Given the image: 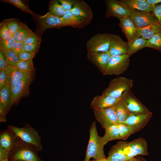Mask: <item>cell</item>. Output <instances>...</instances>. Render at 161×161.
Wrapping results in <instances>:
<instances>
[{
	"mask_svg": "<svg viewBox=\"0 0 161 161\" xmlns=\"http://www.w3.org/2000/svg\"><path fill=\"white\" fill-rule=\"evenodd\" d=\"M127 143L135 150L137 155L146 156L148 155L147 143L143 138H137L127 142Z\"/></svg>",
	"mask_w": 161,
	"mask_h": 161,
	"instance_id": "27",
	"label": "cell"
},
{
	"mask_svg": "<svg viewBox=\"0 0 161 161\" xmlns=\"http://www.w3.org/2000/svg\"><path fill=\"white\" fill-rule=\"evenodd\" d=\"M160 33H161V25L157 22L146 26L136 27L135 38H141L148 40Z\"/></svg>",
	"mask_w": 161,
	"mask_h": 161,
	"instance_id": "18",
	"label": "cell"
},
{
	"mask_svg": "<svg viewBox=\"0 0 161 161\" xmlns=\"http://www.w3.org/2000/svg\"><path fill=\"white\" fill-rule=\"evenodd\" d=\"M24 44L23 42L16 41L11 50L18 56L24 51Z\"/></svg>",
	"mask_w": 161,
	"mask_h": 161,
	"instance_id": "44",
	"label": "cell"
},
{
	"mask_svg": "<svg viewBox=\"0 0 161 161\" xmlns=\"http://www.w3.org/2000/svg\"><path fill=\"white\" fill-rule=\"evenodd\" d=\"M133 82V80L123 77L114 78L111 80L102 94L116 98H121L125 91L131 89Z\"/></svg>",
	"mask_w": 161,
	"mask_h": 161,
	"instance_id": "3",
	"label": "cell"
},
{
	"mask_svg": "<svg viewBox=\"0 0 161 161\" xmlns=\"http://www.w3.org/2000/svg\"><path fill=\"white\" fill-rule=\"evenodd\" d=\"M1 1L12 4L23 11L31 15L34 14V13L29 9L21 0H1Z\"/></svg>",
	"mask_w": 161,
	"mask_h": 161,
	"instance_id": "37",
	"label": "cell"
},
{
	"mask_svg": "<svg viewBox=\"0 0 161 161\" xmlns=\"http://www.w3.org/2000/svg\"><path fill=\"white\" fill-rule=\"evenodd\" d=\"M120 1L130 11L152 13L154 6L149 4L145 0H121Z\"/></svg>",
	"mask_w": 161,
	"mask_h": 161,
	"instance_id": "21",
	"label": "cell"
},
{
	"mask_svg": "<svg viewBox=\"0 0 161 161\" xmlns=\"http://www.w3.org/2000/svg\"><path fill=\"white\" fill-rule=\"evenodd\" d=\"M62 18L68 26L75 28H83L90 24L91 21L75 16L71 10L66 11Z\"/></svg>",
	"mask_w": 161,
	"mask_h": 161,
	"instance_id": "23",
	"label": "cell"
},
{
	"mask_svg": "<svg viewBox=\"0 0 161 161\" xmlns=\"http://www.w3.org/2000/svg\"><path fill=\"white\" fill-rule=\"evenodd\" d=\"M20 140L13 151L12 159L21 161H42L37 155V150L33 146Z\"/></svg>",
	"mask_w": 161,
	"mask_h": 161,
	"instance_id": "6",
	"label": "cell"
},
{
	"mask_svg": "<svg viewBox=\"0 0 161 161\" xmlns=\"http://www.w3.org/2000/svg\"><path fill=\"white\" fill-rule=\"evenodd\" d=\"M89 132V139L84 161H89L92 158L94 159L106 158L102 137L99 136L98 134L95 121L91 125Z\"/></svg>",
	"mask_w": 161,
	"mask_h": 161,
	"instance_id": "1",
	"label": "cell"
},
{
	"mask_svg": "<svg viewBox=\"0 0 161 161\" xmlns=\"http://www.w3.org/2000/svg\"><path fill=\"white\" fill-rule=\"evenodd\" d=\"M127 142L119 141L112 146L109 150L107 158L108 161H128L131 159L126 156L123 148Z\"/></svg>",
	"mask_w": 161,
	"mask_h": 161,
	"instance_id": "22",
	"label": "cell"
},
{
	"mask_svg": "<svg viewBox=\"0 0 161 161\" xmlns=\"http://www.w3.org/2000/svg\"><path fill=\"white\" fill-rule=\"evenodd\" d=\"M118 132L121 140H127L131 134V133L128 126L125 123H119L117 124Z\"/></svg>",
	"mask_w": 161,
	"mask_h": 161,
	"instance_id": "36",
	"label": "cell"
},
{
	"mask_svg": "<svg viewBox=\"0 0 161 161\" xmlns=\"http://www.w3.org/2000/svg\"><path fill=\"white\" fill-rule=\"evenodd\" d=\"M16 41L13 36L5 40H0V50L3 51L10 50Z\"/></svg>",
	"mask_w": 161,
	"mask_h": 161,
	"instance_id": "38",
	"label": "cell"
},
{
	"mask_svg": "<svg viewBox=\"0 0 161 161\" xmlns=\"http://www.w3.org/2000/svg\"><path fill=\"white\" fill-rule=\"evenodd\" d=\"M40 44L41 42H38L31 44H24V51L36 53L38 52Z\"/></svg>",
	"mask_w": 161,
	"mask_h": 161,
	"instance_id": "42",
	"label": "cell"
},
{
	"mask_svg": "<svg viewBox=\"0 0 161 161\" xmlns=\"http://www.w3.org/2000/svg\"><path fill=\"white\" fill-rule=\"evenodd\" d=\"M38 21L41 32L49 28L58 29L63 27L68 26L62 18L55 16L50 12L40 16L38 18Z\"/></svg>",
	"mask_w": 161,
	"mask_h": 161,
	"instance_id": "12",
	"label": "cell"
},
{
	"mask_svg": "<svg viewBox=\"0 0 161 161\" xmlns=\"http://www.w3.org/2000/svg\"><path fill=\"white\" fill-rule=\"evenodd\" d=\"M9 161H21L19 160H14L13 159H11Z\"/></svg>",
	"mask_w": 161,
	"mask_h": 161,
	"instance_id": "55",
	"label": "cell"
},
{
	"mask_svg": "<svg viewBox=\"0 0 161 161\" xmlns=\"http://www.w3.org/2000/svg\"><path fill=\"white\" fill-rule=\"evenodd\" d=\"M33 78V73L25 76L12 88L13 105H16L21 99L28 96L30 93V86Z\"/></svg>",
	"mask_w": 161,
	"mask_h": 161,
	"instance_id": "7",
	"label": "cell"
},
{
	"mask_svg": "<svg viewBox=\"0 0 161 161\" xmlns=\"http://www.w3.org/2000/svg\"><path fill=\"white\" fill-rule=\"evenodd\" d=\"M112 35L106 33H97L92 36L86 44L87 52L109 51Z\"/></svg>",
	"mask_w": 161,
	"mask_h": 161,
	"instance_id": "5",
	"label": "cell"
},
{
	"mask_svg": "<svg viewBox=\"0 0 161 161\" xmlns=\"http://www.w3.org/2000/svg\"><path fill=\"white\" fill-rule=\"evenodd\" d=\"M149 4L155 6L158 4H161V0H145Z\"/></svg>",
	"mask_w": 161,
	"mask_h": 161,
	"instance_id": "51",
	"label": "cell"
},
{
	"mask_svg": "<svg viewBox=\"0 0 161 161\" xmlns=\"http://www.w3.org/2000/svg\"><path fill=\"white\" fill-rule=\"evenodd\" d=\"M153 115L151 112L143 114H130L124 122L129 127L132 134L139 131L148 124Z\"/></svg>",
	"mask_w": 161,
	"mask_h": 161,
	"instance_id": "11",
	"label": "cell"
},
{
	"mask_svg": "<svg viewBox=\"0 0 161 161\" xmlns=\"http://www.w3.org/2000/svg\"><path fill=\"white\" fill-rule=\"evenodd\" d=\"M3 21L6 24L12 36H13L19 27L21 22L16 18L5 19Z\"/></svg>",
	"mask_w": 161,
	"mask_h": 161,
	"instance_id": "35",
	"label": "cell"
},
{
	"mask_svg": "<svg viewBox=\"0 0 161 161\" xmlns=\"http://www.w3.org/2000/svg\"><path fill=\"white\" fill-rule=\"evenodd\" d=\"M112 107L117 117L118 123L124 122L129 116L130 113L122 97Z\"/></svg>",
	"mask_w": 161,
	"mask_h": 161,
	"instance_id": "26",
	"label": "cell"
},
{
	"mask_svg": "<svg viewBox=\"0 0 161 161\" xmlns=\"http://www.w3.org/2000/svg\"><path fill=\"white\" fill-rule=\"evenodd\" d=\"M12 36L6 24L3 21L0 24V40L6 39Z\"/></svg>",
	"mask_w": 161,
	"mask_h": 161,
	"instance_id": "39",
	"label": "cell"
},
{
	"mask_svg": "<svg viewBox=\"0 0 161 161\" xmlns=\"http://www.w3.org/2000/svg\"><path fill=\"white\" fill-rule=\"evenodd\" d=\"M122 97L130 114H143L151 112L133 94L131 89L125 91Z\"/></svg>",
	"mask_w": 161,
	"mask_h": 161,
	"instance_id": "8",
	"label": "cell"
},
{
	"mask_svg": "<svg viewBox=\"0 0 161 161\" xmlns=\"http://www.w3.org/2000/svg\"><path fill=\"white\" fill-rule=\"evenodd\" d=\"M117 124L111 125L104 129L105 134L102 137L104 145L111 141L116 140H121L118 132Z\"/></svg>",
	"mask_w": 161,
	"mask_h": 161,
	"instance_id": "28",
	"label": "cell"
},
{
	"mask_svg": "<svg viewBox=\"0 0 161 161\" xmlns=\"http://www.w3.org/2000/svg\"><path fill=\"white\" fill-rule=\"evenodd\" d=\"M49 10L52 15L60 18L63 17L66 11L61 3L56 0H52L50 1Z\"/></svg>",
	"mask_w": 161,
	"mask_h": 161,
	"instance_id": "31",
	"label": "cell"
},
{
	"mask_svg": "<svg viewBox=\"0 0 161 161\" xmlns=\"http://www.w3.org/2000/svg\"><path fill=\"white\" fill-rule=\"evenodd\" d=\"M0 161H9L8 160V157H7L4 159L0 160Z\"/></svg>",
	"mask_w": 161,
	"mask_h": 161,
	"instance_id": "54",
	"label": "cell"
},
{
	"mask_svg": "<svg viewBox=\"0 0 161 161\" xmlns=\"http://www.w3.org/2000/svg\"><path fill=\"white\" fill-rule=\"evenodd\" d=\"M123 151L125 155L130 159L137 155L135 150L128 145L127 142L123 148Z\"/></svg>",
	"mask_w": 161,
	"mask_h": 161,
	"instance_id": "40",
	"label": "cell"
},
{
	"mask_svg": "<svg viewBox=\"0 0 161 161\" xmlns=\"http://www.w3.org/2000/svg\"><path fill=\"white\" fill-rule=\"evenodd\" d=\"M128 42L124 41L120 36L112 34L109 52L111 56H118L127 54Z\"/></svg>",
	"mask_w": 161,
	"mask_h": 161,
	"instance_id": "15",
	"label": "cell"
},
{
	"mask_svg": "<svg viewBox=\"0 0 161 161\" xmlns=\"http://www.w3.org/2000/svg\"><path fill=\"white\" fill-rule=\"evenodd\" d=\"M128 161H145V160L141 157H134L132 159Z\"/></svg>",
	"mask_w": 161,
	"mask_h": 161,
	"instance_id": "52",
	"label": "cell"
},
{
	"mask_svg": "<svg viewBox=\"0 0 161 161\" xmlns=\"http://www.w3.org/2000/svg\"><path fill=\"white\" fill-rule=\"evenodd\" d=\"M7 75L5 69L0 70V90L6 85Z\"/></svg>",
	"mask_w": 161,
	"mask_h": 161,
	"instance_id": "47",
	"label": "cell"
},
{
	"mask_svg": "<svg viewBox=\"0 0 161 161\" xmlns=\"http://www.w3.org/2000/svg\"><path fill=\"white\" fill-rule=\"evenodd\" d=\"M1 106L0 105V122H5L6 121V115Z\"/></svg>",
	"mask_w": 161,
	"mask_h": 161,
	"instance_id": "50",
	"label": "cell"
},
{
	"mask_svg": "<svg viewBox=\"0 0 161 161\" xmlns=\"http://www.w3.org/2000/svg\"><path fill=\"white\" fill-rule=\"evenodd\" d=\"M152 13L161 25V4L154 6Z\"/></svg>",
	"mask_w": 161,
	"mask_h": 161,
	"instance_id": "46",
	"label": "cell"
},
{
	"mask_svg": "<svg viewBox=\"0 0 161 161\" xmlns=\"http://www.w3.org/2000/svg\"><path fill=\"white\" fill-rule=\"evenodd\" d=\"M7 66L5 57L3 51H0V70Z\"/></svg>",
	"mask_w": 161,
	"mask_h": 161,
	"instance_id": "48",
	"label": "cell"
},
{
	"mask_svg": "<svg viewBox=\"0 0 161 161\" xmlns=\"http://www.w3.org/2000/svg\"><path fill=\"white\" fill-rule=\"evenodd\" d=\"M41 38L33 32L26 38L23 43L24 44H28L41 42Z\"/></svg>",
	"mask_w": 161,
	"mask_h": 161,
	"instance_id": "41",
	"label": "cell"
},
{
	"mask_svg": "<svg viewBox=\"0 0 161 161\" xmlns=\"http://www.w3.org/2000/svg\"><path fill=\"white\" fill-rule=\"evenodd\" d=\"M95 117L104 129L119 123L113 107L102 109H93Z\"/></svg>",
	"mask_w": 161,
	"mask_h": 161,
	"instance_id": "9",
	"label": "cell"
},
{
	"mask_svg": "<svg viewBox=\"0 0 161 161\" xmlns=\"http://www.w3.org/2000/svg\"><path fill=\"white\" fill-rule=\"evenodd\" d=\"M145 47L161 52V33L156 34L147 40Z\"/></svg>",
	"mask_w": 161,
	"mask_h": 161,
	"instance_id": "32",
	"label": "cell"
},
{
	"mask_svg": "<svg viewBox=\"0 0 161 161\" xmlns=\"http://www.w3.org/2000/svg\"><path fill=\"white\" fill-rule=\"evenodd\" d=\"M77 0H58L65 11L71 10Z\"/></svg>",
	"mask_w": 161,
	"mask_h": 161,
	"instance_id": "43",
	"label": "cell"
},
{
	"mask_svg": "<svg viewBox=\"0 0 161 161\" xmlns=\"http://www.w3.org/2000/svg\"><path fill=\"white\" fill-rule=\"evenodd\" d=\"M111 56L107 52H87V59L102 73H104Z\"/></svg>",
	"mask_w": 161,
	"mask_h": 161,
	"instance_id": "14",
	"label": "cell"
},
{
	"mask_svg": "<svg viewBox=\"0 0 161 161\" xmlns=\"http://www.w3.org/2000/svg\"><path fill=\"white\" fill-rule=\"evenodd\" d=\"M7 75L6 84L11 89L24 77L32 73L22 71L15 67L7 66L4 68Z\"/></svg>",
	"mask_w": 161,
	"mask_h": 161,
	"instance_id": "19",
	"label": "cell"
},
{
	"mask_svg": "<svg viewBox=\"0 0 161 161\" xmlns=\"http://www.w3.org/2000/svg\"><path fill=\"white\" fill-rule=\"evenodd\" d=\"M130 56L128 54L111 56L103 75H117L123 74L129 67Z\"/></svg>",
	"mask_w": 161,
	"mask_h": 161,
	"instance_id": "4",
	"label": "cell"
},
{
	"mask_svg": "<svg viewBox=\"0 0 161 161\" xmlns=\"http://www.w3.org/2000/svg\"><path fill=\"white\" fill-rule=\"evenodd\" d=\"M129 16L137 27H141L158 22L152 13L130 11Z\"/></svg>",
	"mask_w": 161,
	"mask_h": 161,
	"instance_id": "13",
	"label": "cell"
},
{
	"mask_svg": "<svg viewBox=\"0 0 161 161\" xmlns=\"http://www.w3.org/2000/svg\"><path fill=\"white\" fill-rule=\"evenodd\" d=\"M36 53L23 51L18 56L19 60L28 61L32 60Z\"/></svg>",
	"mask_w": 161,
	"mask_h": 161,
	"instance_id": "45",
	"label": "cell"
},
{
	"mask_svg": "<svg viewBox=\"0 0 161 161\" xmlns=\"http://www.w3.org/2000/svg\"><path fill=\"white\" fill-rule=\"evenodd\" d=\"M75 16L85 19L92 20L93 14L90 7L83 0H77L71 10Z\"/></svg>",
	"mask_w": 161,
	"mask_h": 161,
	"instance_id": "20",
	"label": "cell"
},
{
	"mask_svg": "<svg viewBox=\"0 0 161 161\" xmlns=\"http://www.w3.org/2000/svg\"><path fill=\"white\" fill-rule=\"evenodd\" d=\"M32 32L25 24L21 22L19 27L13 37L16 41L23 42L26 38Z\"/></svg>",
	"mask_w": 161,
	"mask_h": 161,
	"instance_id": "30",
	"label": "cell"
},
{
	"mask_svg": "<svg viewBox=\"0 0 161 161\" xmlns=\"http://www.w3.org/2000/svg\"><path fill=\"white\" fill-rule=\"evenodd\" d=\"M147 41L143 38H135L130 41H128V50L127 54L131 56L145 47Z\"/></svg>",
	"mask_w": 161,
	"mask_h": 161,
	"instance_id": "29",
	"label": "cell"
},
{
	"mask_svg": "<svg viewBox=\"0 0 161 161\" xmlns=\"http://www.w3.org/2000/svg\"><path fill=\"white\" fill-rule=\"evenodd\" d=\"M0 105L7 114L13 105L12 100V89L8 85L0 90Z\"/></svg>",
	"mask_w": 161,
	"mask_h": 161,
	"instance_id": "25",
	"label": "cell"
},
{
	"mask_svg": "<svg viewBox=\"0 0 161 161\" xmlns=\"http://www.w3.org/2000/svg\"><path fill=\"white\" fill-rule=\"evenodd\" d=\"M119 26L127 38L128 42L135 38L136 27L134 23L129 17H124L119 19Z\"/></svg>",
	"mask_w": 161,
	"mask_h": 161,
	"instance_id": "24",
	"label": "cell"
},
{
	"mask_svg": "<svg viewBox=\"0 0 161 161\" xmlns=\"http://www.w3.org/2000/svg\"><path fill=\"white\" fill-rule=\"evenodd\" d=\"M89 161H108L106 158L99 159H94L92 160Z\"/></svg>",
	"mask_w": 161,
	"mask_h": 161,
	"instance_id": "53",
	"label": "cell"
},
{
	"mask_svg": "<svg viewBox=\"0 0 161 161\" xmlns=\"http://www.w3.org/2000/svg\"><path fill=\"white\" fill-rule=\"evenodd\" d=\"M10 152L0 146V160L8 157Z\"/></svg>",
	"mask_w": 161,
	"mask_h": 161,
	"instance_id": "49",
	"label": "cell"
},
{
	"mask_svg": "<svg viewBox=\"0 0 161 161\" xmlns=\"http://www.w3.org/2000/svg\"><path fill=\"white\" fill-rule=\"evenodd\" d=\"M105 3L106 6L105 16L106 18L115 17L119 19L130 16V11L120 1L107 0L105 1Z\"/></svg>",
	"mask_w": 161,
	"mask_h": 161,
	"instance_id": "10",
	"label": "cell"
},
{
	"mask_svg": "<svg viewBox=\"0 0 161 161\" xmlns=\"http://www.w3.org/2000/svg\"><path fill=\"white\" fill-rule=\"evenodd\" d=\"M3 52L7 66L15 67L19 61L18 56L11 49Z\"/></svg>",
	"mask_w": 161,
	"mask_h": 161,
	"instance_id": "34",
	"label": "cell"
},
{
	"mask_svg": "<svg viewBox=\"0 0 161 161\" xmlns=\"http://www.w3.org/2000/svg\"><path fill=\"white\" fill-rule=\"evenodd\" d=\"M15 67L21 71L28 73H33L35 70L32 60L28 61L19 60Z\"/></svg>",
	"mask_w": 161,
	"mask_h": 161,
	"instance_id": "33",
	"label": "cell"
},
{
	"mask_svg": "<svg viewBox=\"0 0 161 161\" xmlns=\"http://www.w3.org/2000/svg\"><path fill=\"white\" fill-rule=\"evenodd\" d=\"M121 98H116L102 94L97 96L92 100L90 104L91 107L93 109L109 108L113 106Z\"/></svg>",
	"mask_w": 161,
	"mask_h": 161,
	"instance_id": "17",
	"label": "cell"
},
{
	"mask_svg": "<svg viewBox=\"0 0 161 161\" xmlns=\"http://www.w3.org/2000/svg\"><path fill=\"white\" fill-rule=\"evenodd\" d=\"M16 136L24 142L33 146L38 151L43 150L41 143V138L38 132L29 124H26L22 128L18 127L12 125L8 126Z\"/></svg>",
	"mask_w": 161,
	"mask_h": 161,
	"instance_id": "2",
	"label": "cell"
},
{
	"mask_svg": "<svg viewBox=\"0 0 161 161\" xmlns=\"http://www.w3.org/2000/svg\"><path fill=\"white\" fill-rule=\"evenodd\" d=\"M19 141V138L10 129H8L1 133L0 146L10 152L16 148Z\"/></svg>",
	"mask_w": 161,
	"mask_h": 161,
	"instance_id": "16",
	"label": "cell"
}]
</instances>
